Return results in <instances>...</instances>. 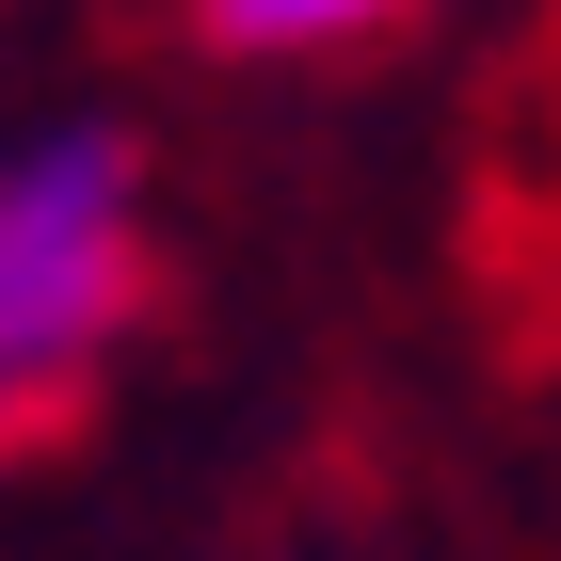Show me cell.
<instances>
[{
    "label": "cell",
    "instance_id": "1",
    "mask_svg": "<svg viewBox=\"0 0 561 561\" xmlns=\"http://www.w3.org/2000/svg\"><path fill=\"white\" fill-rule=\"evenodd\" d=\"M113 289H129V161L96 129H65L0 176V401L48 386L113 321Z\"/></svg>",
    "mask_w": 561,
    "mask_h": 561
},
{
    "label": "cell",
    "instance_id": "2",
    "mask_svg": "<svg viewBox=\"0 0 561 561\" xmlns=\"http://www.w3.org/2000/svg\"><path fill=\"white\" fill-rule=\"evenodd\" d=\"M353 16H386V0H209L225 48H289V33H353Z\"/></svg>",
    "mask_w": 561,
    "mask_h": 561
}]
</instances>
